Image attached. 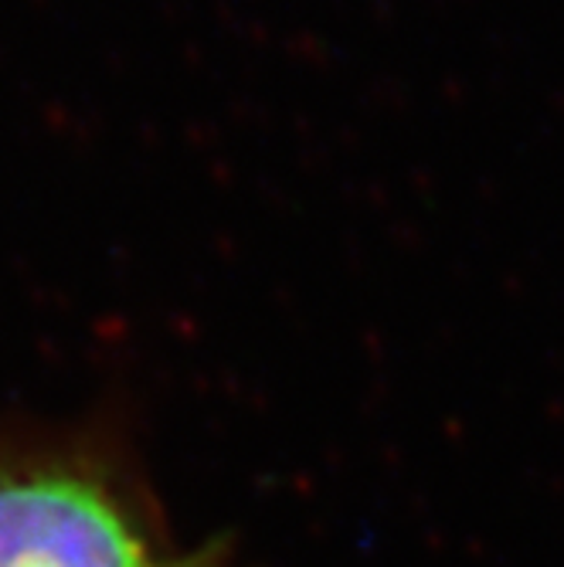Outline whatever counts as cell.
<instances>
[{
  "mask_svg": "<svg viewBox=\"0 0 564 567\" xmlns=\"http://www.w3.org/2000/svg\"><path fill=\"white\" fill-rule=\"evenodd\" d=\"M0 567H232L177 547L110 425L0 429Z\"/></svg>",
  "mask_w": 564,
  "mask_h": 567,
  "instance_id": "6da1fadb",
  "label": "cell"
}]
</instances>
